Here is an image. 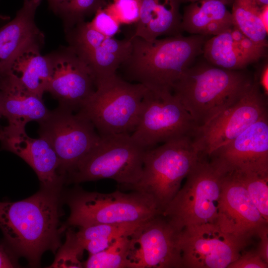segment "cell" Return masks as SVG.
<instances>
[{"instance_id": "obj_1", "label": "cell", "mask_w": 268, "mask_h": 268, "mask_svg": "<svg viewBox=\"0 0 268 268\" xmlns=\"http://www.w3.org/2000/svg\"><path fill=\"white\" fill-rule=\"evenodd\" d=\"M61 193L40 189L26 199L0 201V229L6 248L39 265L46 251L55 253L61 245Z\"/></svg>"}, {"instance_id": "obj_2", "label": "cell", "mask_w": 268, "mask_h": 268, "mask_svg": "<svg viewBox=\"0 0 268 268\" xmlns=\"http://www.w3.org/2000/svg\"><path fill=\"white\" fill-rule=\"evenodd\" d=\"M206 37L181 34L148 41L132 35L130 51L119 68L128 80L149 90L172 91L174 84L203 53Z\"/></svg>"}, {"instance_id": "obj_3", "label": "cell", "mask_w": 268, "mask_h": 268, "mask_svg": "<svg viewBox=\"0 0 268 268\" xmlns=\"http://www.w3.org/2000/svg\"><path fill=\"white\" fill-rule=\"evenodd\" d=\"M253 80L241 70L201 64L188 68L172 92L198 127L236 102Z\"/></svg>"}, {"instance_id": "obj_4", "label": "cell", "mask_w": 268, "mask_h": 268, "mask_svg": "<svg viewBox=\"0 0 268 268\" xmlns=\"http://www.w3.org/2000/svg\"><path fill=\"white\" fill-rule=\"evenodd\" d=\"M67 202L70 214L60 227L61 233L70 226L142 223L162 214L151 197L137 191L104 194L76 189L69 193Z\"/></svg>"}, {"instance_id": "obj_5", "label": "cell", "mask_w": 268, "mask_h": 268, "mask_svg": "<svg viewBox=\"0 0 268 268\" xmlns=\"http://www.w3.org/2000/svg\"><path fill=\"white\" fill-rule=\"evenodd\" d=\"M191 135L180 137L146 150L139 180L127 190L151 197L162 212L201 156Z\"/></svg>"}, {"instance_id": "obj_6", "label": "cell", "mask_w": 268, "mask_h": 268, "mask_svg": "<svg viewBox=\"0 0 268 268\" xmlns=\"http://www.w3.org/2000/svg\"><path fill=\"white\" fill-rule=\"evenodd\" d=\"M201 155L186 181L162 215L178 231L185 227L216 224L223 180L226 172Z\"/></svg>"}, {"instance_id": "obj_7", "label": "cell", "mask_w": 268, "mask_h": 268, "mask_svg": "<svg viewBox=\"0 0 268 268\" xmlns=\"http://www.w3.org/2000/svg\"><path fill=\"white\" fill-rule=\"evenodd\" d=\"M146 150L131 134L100 136L91 150L67 174L65 184L112 179L126 190L140 179Z\"/></svg>"}, {"instance_id": "obj_8", "label": "cell", "mask_w": 268, "mask_h": 268, "mask_svg": "<svg viewBox=\"0 0 268 268\" xmlns=\"http://www.w3.org/2000/svg\"><path fill=\"white\" fill-rule=\"evenodd\" d=\"M147 90L142 84L126 81L116 74L97 82L78 112L92 123L100 136L131 134Z\"/></svg>"}, {"instance_id": "obj_9", "label": "cell", "mask_w": 268, "mask_h": 268, "mask_svg": "<svg viewBox=\"0 0 268 268\" xmlns=\"http://www.w3.org/2000/svg\"><path fill=\"white\" fill-rule=\"evenodd\" d=\"M197 127L172 91L147 89L131 137L145 150L160 143L191 135Z\"/></svg>"}, {"instance_id": "obj_10", "label": "cell", "mask_w": 268, "mask_h": 268, "mask_svg": "<svg viewBox=\"0 0 268 268\" xmlns=\"http://www.w3.org/2000/svg\"><path fill=\"white\" fill-rule=\"evenodd\" d=\"M39 137L55 152L61 175L66 176L91 150L100 139L92 123L77 112L59 106L38 123Z\"/></svg>"}, {"instance_id": "obj_11", "label": "cell", "mask_w": 268, "mask_h": 268, "mask_svg": "<svg viewBox=\"0 0 268 268\" xmlns=\"http://www.w3.org/2000/svg\"><path fill=\"white\" fill-rule=\"evenodd\" d=\"M267 99L254 78L239 99L194 130L191 136L201 154L208 156L268 115Z\"/></svg>"}, {"instance_id": "obj_12", "label": "cell", "mask_w": 268, "mask_h": 268, "mask_svg": "<svg viewBox=\"0 0 268 268\" xmlns=\"http://www.w3.org/2000/svg\"><path fill=\"white\" fill-rule=\"evenodd\" d=\"M251 236L228 233L214 223L185 227L179 235L183 268H227L239 257Z\"/></svg>"}, {"instance_id": "obj_13", "label": "cell", "mask_w": 268, "mask_h": 268, "mask_svg": "<svg viewBox=\"0 0 268 268\" xmlns=\"http://www.w3.org/2000/svg\"><path fill=\"white\" fill-rule=\"evenodd\" d=\"M179 233L161 214L142 222L130 236L129 268H182Z\"/></svg>"}, {"instance_id": "obj_14", "label": "cell", "mask_w": 268, "mask_h": 268, "mask_svg": "<svg viewBox=\"0 0 268 268\" xmlns=\"http://www.w3.org/2000/svg\"><path fill=\"white\" fill-rule=\"evenodd\" d=\"M68 46L89 68L96 84L117 74L131 47V37L118 40L105 36L80 22L66 32Z\"/></svg>"}, {"instance_id": "obj_15", "label": "cell", "mask_w": 268, "mask_h": 268, "mask_svg": "<svg viewBox=\"0 0 268 268\" xmlns=\"http://www.w3.org/2000/svg\"><path fill=\"white\" fill-rule=\"evenodd\" d=\"M47 56L51 68L47 91L60 106L77 112L96 89L89 68L68 46Z\"/></svg>"}, {"instance_id": "obj_16", "label": "cell", "mask_w": 268, "mask_h": 268, "mask_svg": "<svg viewBox=\"0 0 268 268\" xmlns=\"http://www.w3.org/2000/svg\"><path fill=\"white\" fill-rule=\"evenodd\" d=\"M207 157L226 172L268 174V115Z\"/></svg>"}, {"instance_id": "obj_17", "label": "cell", "mask_w": 268, "mask_h": 268, "mask_svg": "<svg viewBox=\"0 0 268 268\" xmlns=\"http://www.w3.org/2000/svg\"><path fill=\"white\" fill-rule=\"evenodd\" d=\"M1 148L17 155L35 171L41 188L61 192L65 179L59 169L58 158L44 138L29 137L25 127L8 124L0 129Z\"/></svg>"}, {"instance_id": "obj_18", "label": "cell", "mask_w": 268, "mask_h": 268, "mask_svg": "<svg viewBox=\"0 0 268 268\" xmlns=\"http://www.w3.org/2000/svg\"><path fill=\"white\" fill-rule=\"evenodd\" d=\"M268 224L251 200L241 180L234 172H227L223 180L216 224L236 235L256 234Z\"/></svg>"}, {"instance_id": "obj_19", "label": "cell", "mask_w": 268, "mask_h": 268, "mask_svg": "<svg viewBox=\"0 0 268 268\" xmlns=\"http://www.w3.org/2000/svg\"><path fill=\"white\" fill-rule=\"evenodd\" d=\"M42 0H23L15 17L0 27V77L9 72L17 56L33 45L42 46L44 35L35 15Z\"/></svg>"}, {"instance_id": "obj_20", "label": "cell", "mask_w": 268, "mask_h": 268, "mask_svg": "<svg viewBox=\"0 0 268 268\" xmlns=\"http://www.w3.org/2000/svg\"><path fill=\"white\" fill-rule=\"evenodd\" d=\"M0 108L8 124L24 127L30 121H42L50 111L42 98L29 91L10 71L0 77Z\"/></svg>"}, {"instance_id": "obj_21", "label": "cell", "mask_w": 268, "mask_h": 268, "mask_svg": "<svg viewBox=\"0 0 268 268\" xmlns=\"http://www.w3.org/2000/svg\"><path fill=\"white\" fill-rule=\"evenodd\" d=\"M139 17L133 36L151 41L181 34L180 6L187 0H139Z\"/></svg>"}, {"instance_id": "obj_22", "label": "cell", "mask_w": 268, "mask_h": 268, "mask_svg": "<svg viewBox=\"0 0 268 268\" xmlns=\"http://www.w3.org/2000/svg\"><path fill=\"white\" fill-rule=\"evenodd\" d=\"M220 0L191 2L184 8L181 28L192 35H217L233 25L231 12Z\"/></svg>"}, {"instance_id": "obj_23", "label": "cell", "mask_w": 268, "mask_h": 268, "mask_svg": "<svg viewBox=\"0 0 268 268\" xmlns=\"http://www.w3.org/2000/svg\"><path fill=\"white\" fill-rule=\"evenodd\" d=\"M42 47L33 45L24 50L15 59L10 70L29 91L41 98L47 91L51 75L49 59L41 54Z\"/></svg>"}, {"instance_id": "obj_24", "label": "cell", "mask_w": 268, "mask_h": 268, "mask_svg": "<svg viewBox=\"0 0 268 268\" xmlns=\"http://www.w3.org/2000/svg\"><path fill=\"white\" fill-rule=\"evenodd\" d=\"M230 29L207 39L202 53L214 66L228 70H242L256 61L233 40Z\"/></svg>"}, {"instance_id": "obj_25", "label": "cell", "mask_w": 268, "mask_h": 268, "mask_svg": "<svg viewBox=\"0 0 268 268\" xmlns=\"http://www.w3.org/2000/svg\"><path fill=\"white\" fill-rule=\"evenodd\" d=\"M233 25L254 42L267 48L268 31L261 19V8L256 0H232Z\"/></svg>"}, {"instance_id": "obj_26", "label": "cell", "mask_w": 268, "mask_h": 268, "mask_svg": "<svg viewBox=\"0 0 268 268\" xmlns=\"http://www.w3.org/2000/svg\"><path fill=\"white\" fill-rule=\"evenodd\" d=\"M130 236L120 237L106 250L89 255L88 259L82 264V267L129 268Z\"/></svg>"}, {"instance_id": "obj_27", "label": "cell", "mask_w": 268, "mask_h": 268, "mask_svg": "<svg viewBox=\"0 0 268 268\" xmlns=\"http://www.w3.org/2000/svg\"><path fill=\"white\" fill-rule=\"evenodd\" d=\"M235 173L244 184L251 200L268 222V174Z\"/></svg>"}, {"instance_id": "obj_28", "label": "cell", "mask_w": 268, "mask_h": 268, "mask_svg": "<svg viewBox=\"0 0 268 268\" xmlns=\"http://www.w3.org/2000/svg\"><path fill=\"white\" fill-rule=\"evenodd\" d=\"M109 0H68L66 7L60 16L65 32L77 24L85 21L94 15L99 9L105 7Z\"/></svg>"}, {"instance_id": "obj_29", "label": "cell", "mask_w": 268, "mask_h": 268, "mask_svg": "<svg viewBox=\"0 0 268 268\" xmlns=\"http://www.w3.org/2000/svg\"><path fill=\"white\" fill-rule=\"evenodd\" d=\"M104 8L120 24H136L139 19V0H112Z\"/></svg>"}, {"instance_id": "obj_30", "label": "cell", "mask_w": 268, "mask_h": 268, "mask_svg": "<svg viewBox=\"0 0 268 268\" xmlns=\"http://www.w3.org/2000/svg\"><path fill=\"white\" fill-rule=\"evenodd\" d=\"M89 23L95 30L109 37H114L119 32L121 24L104 7L98 9Z\"/></svg>"}, {"instance_id": "obj_31", "label": "cell", "mask_w": 268, "mask_h": 268, "mask_svg": "<svg viewBox=\"0 0 268 268\" xmlns=\"http://www.w3.org/2000/svg\"><path fill=\"white\" fill-rule=\"evenodd\" d=\"M230 31L232 38L242 50L256 62L266 56L267 48L254 42L235 26L233 25Z\"/></svg>"}, {"instance_id": "obj_32", "label": "cell", "mask_w": 268, "mask_h": 268, "mask_svg": "<svg viewBox=\"0 0 268 268\" xmlns=\"http://www.w3.org/2000/svg\"><path fill=\"white\" fill-rule=\"evenodd\" d=\"M268 263L262 258L257 250L244 251L227 268H268Z\"/></svg>"}, {"instance_id": "obj_33", "label": "cell", "mask_w": 268, "mask_h": 268, "mask_svg": "<svg viewBox=\"0 0 268 268\" xmlns=\"http://www.w3.org/2000/svg\"><path fill=\"white\" fill-rule=\"evenodd\" d=\"M260 239V243L257 250L262 258L268 263V224L261 226L257 231Z\"/></svg>"}, {"instance_id": "obj_34", "label": "cell", "mask_w": 268, "mask_h": 268, "mask_svg": "<svg viewBox=\"0 0 268 268\" xmlns=\"http://www.w3.org/2000/svg\"><path fill=\"white\" fill-rule=\"evenodd\" d=\"M255 79L257 81L263 94L267 98L268 95V66L267 63L263 66L258 74V76L256 77Z\"/></svg>"}, {"instance_id": "obj_35", "label": "cell", "mask_w": 268, "mask_h": 268, "mask_svg": "<svg viewBox=\"0 0 268 268\" xmlns=\"http://www.w3.org/2000/svg\"><path fill=\"white\" fill-rule=\"evenodd\" d=\"M16 264L9 254V251L2 245H0V268H14Z\"/></svg>"}, {"instance_id": "obj_36", "label": "cell", "mask_w": 268, "mask_h": 268, "mask_svg": "<svg viewBox=\"0 0 268 268\" xmlns=\"http://www.w3.org/2000/svg\"><path fill=\"white\" fill-rule=\"evenodd\" d=\"M50 8L60 16L63 13L68 0H47Z\"/></svg>"}, {"instance_id": "obj_37", "label": "cell", "mask_w": 268, "mask_h": 268, "mask_svg": "<svg viewBox=\"0 0 268 268\" xmlns=\"http://www.w3.org/2000/svg\"><path fill=\"white\" fill-rule=\"evenodd\" d=\"M268 4L265 5L261 8V19L266 29L268 31Z\"/></svg>"}, {"instance_id": "obj_38", "label": "cell", "mask_w": 268, "mask_h": 268, "mask_svg": "<svg viewBox=\"0 0 268 268\" xmlns=\"http://www.w3.org/2000/svg\"><path fill=\"white\" fill-rule=\"evenodd\" d=\"M258 4L261 7L268 4V0H256Z\"/></svg>"}, {"instance_id": "obj_39", "label": "cell", "mask_w": 268, "mask_h": 268, "mask_svg": "<svg viewBox=\"0 0 268 268\" xmlns=\"http://www.w3.org/2000/svg\"><path fill=\"white\" fill-rule=\"evenodd\" d=\"M187 0V1H190V2H194V1H199V0H220L224 2L225 3L227 4L231 0Z\"/></svg>"}, {"instance_id": "obj_40", "label": "cell", "mask_w": 268, "mask_h": 268, "mask_svg": "<svg viewBox=\"0 0 268 268\" xmlns=\"http://www.w3.org/2000/svg\"><path fill=\"white\" fill-rule=\"evenodd\" d=\"M2 117V115H1V111H0V118ZM1 128L0 127V129H1Z\"/></svg>"}]
</instances>
